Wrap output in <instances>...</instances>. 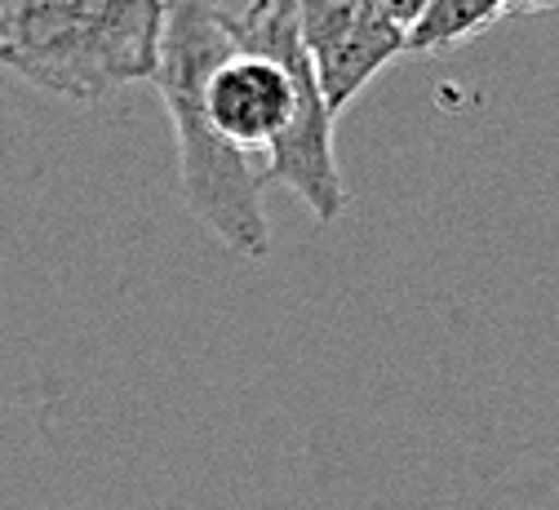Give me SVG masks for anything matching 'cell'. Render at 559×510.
Returning a JSON list of instances; mask_svg holds the SVG:
<instances>
[{
	"label": "cell",
	"mask_w": 559,
	"mask_h": 510,
	"mask_svg": "<svg viewBox=\"0 0 559 510\" xmlns=\"http://www.w3.org/2000/svg\"><path fill=\"white\" fill-rule=\"evenodd\" d=\"M245 5H271V0H245ZM245 5H240V10H245Z\"/></svg>",
	"instance_id": "obj_7"
},
{
	"label": "cell",
	"mask_w": 559,
	"mask_h": 510,
	"mask_svg": "<svg viewBox=\"0 0 559 510\" xmlns=\"http://www.w3.org/2000/svg\"><path fill=\"white\" fill-rule=\"evenodd\" d=\"M165 0H0V67L72 103L152 81Z\"/></svg>",
	"instance_id": "obj_2"
},
{
	"label": "cell",
	"mask_w": 559,
	"mask_h": 510,
	"mask_svg": "<svg viewBox=\"0 0 559 510\" xmlns=\"http://www.w3.org/2000/svg\"><path fill=\"white\" fill-rule=\"evenodd\" d=\"M298 36L333 116L356 103L400 54H408V32L395 27L373 0H298Z\"/></svg>",
	"instance_id": "obj_3"
},
{
	"label": "cell",
	"mask_w": 559,
	"mask_h": 510,
	"mask_svg": "<svg viewBox=\"0 0 559 510\" xmlns=\"http://www.w3.org/2000/svg\"><path fill=\"white\" fill-rule=\"evenodd\" d=\"M223 5H236V10H240V0H223Z\"/></svg>",
	"instance_id": "obj_8"
},
{
	"label": "cell",
	"mask_w": 559,
	"mask_h": 510,
	"mask_svg": "<svg viewBox=\"0 0 559 510\" xmlns=\"http://www.w3.org/2000/svg\"><path fill=\"white\" fill-rule=\"evenodd\" d=\"M550 5H559V0H511V19H520V14H537V10H550Z\"/></svg>",
	"instance_id": "obj_6"
},
{
	"label": "cell",
	"mask_w": 559,
	"mask_h": 510,
	"mask_svg": "<svg viewBox=\"0 0 559 510\" xmlns=\"http://www.w3.org/2000/svg\"><path fill=\"white\" fill-rule=\"evenodd\" d=\"M236 5L223 0H165V40L156 62V90L178 142V182L191 213L240 258H266L271 227L262 213V169L214 133L200 111V76L236 36Z\"/></svg>",
	"instance_id": "obj_1"
},
{
	"label": "cell",
	"mask_w": 559,
	"mask_h": 510,
	"mask_svg": "<svg viewBox=\"0 0 559 510\" xmlns=\"http://www.w3.org/2000/svg\"><path fill=\"white\" fill-rule=\"evenodd\" d=\"M373 5H378V10H382L391 23H395V27H404V32H408L417 19L427 14L431 0H373Z\"/></svg>",
	"instance_id": "obj_5"
},
{
	"label": "cell",
	"mask_w": 559,
	"mask_h": 510,
	"mask_svg": "<svg viewBox=\"0 0 559 510\" xmlns=\"http://www.w3.org/2000/svg\"><path fill=\"white\" fill-rule=\"evenodd\" d=\"M502 19H511V0H431L427 14L408 27V49L440 54L471 36H484Z\"/></svg>",
	"instance_id": "obj_4"
}]
</instances>
